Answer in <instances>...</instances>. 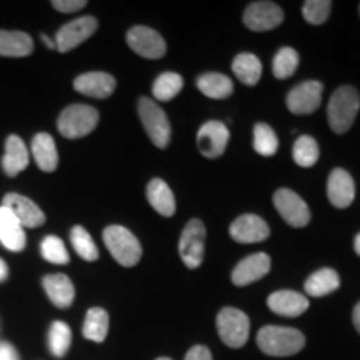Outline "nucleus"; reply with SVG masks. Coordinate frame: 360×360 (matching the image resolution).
<instances>
[{
  "instance_id": "nucleus-31",
  "label": "nucleus",
  "mask_w": 360,
  "mask_h": 360,
  "mask_svg": "<svg viewBox=\"0 0 360 360\" xmlns=\"http://www.w3.org/2000/svg\"><path fill=\"white\" fill-rule=\"evenodd\" d=\"M184 87V79L180 77L175 72H164L159 77L155 79L154 87H152V94L157 101L169 102L174 97H177L180 90Z\"/></svg>"
},
{
  "instance_id": "nucleus-8",
  "label": "nucleus",
  "mask_w": 360,
  "mask_h": 360,
  "mask_svg": "<svg viewBox=\"0 0 360 360\" xmlns=\"http://www.w3.org/2000/svg\"><path fill=\"white\" fill-rule=\"evenodd\" d=\"M274 205L277 212L292 227H305L310 222V209L299 193L290 188H278L274 193Z\"/></svg>"
},
{
  "instance_id": "nucleus-40",
  "label": "nucleus",
  "mask_w": 360,
  "mask_h": 360,
  "mask_svg": "<svg viewBox=\"0 0 360 360\" xmlns=\"http://www.w3.org/2000/svg\"><path fill=\"white\" fill-rule=\"evenodd\" d=\"M0 360H19L17 350L8 342H0Z\"/></svg>"
},
{
  "instance_id": "nucleus-28",
  "label": "nucleus",
  "mask_w": 360,
  "mask_h": 360,
  "mask_svg": "<svg viewBox=\"0 0 360 360\" xmlns=\"http://www.w3.org/2000/svg\"><path fill=\"white\" fill-rule=\"evenodd\" d=\"M34 51V42L25 32L0 30V56L27 57Z\"/></svg>"
},
{
  "instance_id": "nucleus-43",
  "label": "nucleus",
  "mask_w": 360,
  "mask_h": 360,
  "mask_svg": "<svg viewBox=\"0 0 360 360\" xmlns=\"http://www.w3.org/2000/svg\"><path fill=\"white\" fill-rule=\"evenodd\" d=\"M42 40L45 42V45H47L49 49H56V40H52V39H49L47 35H42Z\"/></svg>"
},
{
  "instance_id": "nucleus-27",
  "label": "nucleus",
  "mask_w": 360,
  "mask_h": 360,
  "mask_svg": "<svg viewBox=\"0 0 360 360\" xmlns=\"http://www.w3.org/2000/svg\"><path fill=\"white\" fill-rule=\"evenodd\" d=\"M305 292L310 297H323L340 287V277L334 269H321L305 281Z\"/></svg>"
},
{
  "instance_id": "nucleus-39",
  "label": "nucleus",
  "mask_w": 360,
  "mask_h": 360,
  "mask_svg": "<svg viewBox=\"0 0 360 360\" xmlns=\"http://www.w3.org/2000/svg\"><path fill=\"white\" fill-rule=\"evenodd\" d=\"M184 360H212V354L205 345H195L188 350Z\"/></svg>"
},
{
  "instance_id": "nucleus-37",
  "label": "nucleus",
  "mask_w": 360,
  "mask_h": 360,
  "mask_svg": "<svg viewBox=\"0 0 360 360\" xmlns=\"http://www.w3.org/2000/svg\"><path fill=\"white\" fill-rule=\"evenodd\" d=\"M330 0H307L302 7L304 19L312 25H322L330 15Z\"/></svg>"
},
{
  "instance_id": "nucleus-2",
  "label": "nucleus",
  "mask_w": 360,
  "mask_h": 360,
  "mask_svg": "<svg viewBox=\"0 0 360 360\" xmlns=\"http://www.w3.org/2000/svg\"><path fill=\"white\" fill-rule=\"evenodd\" d=\"M360 109V96L357 89L342 85L332 94L327 105V119L335 134H345L352 127Z\"/></svg>"
},
{
  "instance_id": "nucleus-45",
  "label": "nucleus",
  "mask_w": 360,
  "mask_h": 360,
  "mask_svg": "<svg viewBox=\"0 0 360 360\" xmlns=\"http://www.w3.org/2000/svg\"><path fill=\"white\" fill-rule=\"evenodd\" d=\"M157 360H172V359H169V357H160V359H157Z\"/></svg>"
},
{
  "instance_id": "nucleus-30",
  "label": "nucleus",
  "mask_w": 360,
  "mask_h": 360,
  "mask_svg": "<svg viewBox=\"0 0 360 360\" xmlns=\"http://www.w3.org/2000/svg\"><path fill=\"white\" fill-rule=\"evenodd\" d=\"M319 155H321L319 143L315 142V139L310 137V135H300V137L294 142L292 157H294V162L299 167H314V165L317 164Z\"/></svg>"
},
{
  "instance_id": "nucleus-18",
  "label": "nucleus",
  "mask_w": 360,
  "mask_h": 360,
  "mask_svg": "<svg viewBox=\"0 0 360 360\" xmlns=\"http://www.w3.org/2000/svg\"><path fill=\"white\" fill-rule=\"evenodd\" d=\"M117 87L115 79L105 72H87L74 80V89L79 94L94 98H107Z\"/></svg>"
},
{
  "instance_id": "nucleus-3",
  "label": "nucleus",
  "mask_w": 360,
  "mask_h": 360,
  "mask_svg": "<svg viewBox=\"0 0 360 360\" xmlns=\"http://www.w3.org/2000/svg\"><path fill=\"white\" fill-rule=\"evenodd\" d=\"M103 244L117 262L124 267H134L142 257V245L139 238L122 225H110L103 231Z\"/></svg>"
},
{
  "instance_id": "nucleus-16",
  "label": "nucleus",
  "mask_w": 360,
  "mask_h": 360,
  "mask_svg": "<svg viewBox=\"0 0 360 360\" xmlns=\"http://www.w3.org/2000/svg\"><path fill=\"white\" fill-rule=\"evenodd\" d=\"M270 265H272V262H270L267 254H264V252L252 254L244 260H240L236 265V269L232 270V282L237 287H245L249 283L257 282L270 272Z\"/></svg>"
},
{
  "instance_id": "nucleus-15",
  "label": "nucleus",
  "mask_w": 360,
  "mask_h": 360,
  "mask_svg": "<svg viewBox=\"0 0 360 360\" xmlns=\"http://www.w3.org/2000/svg\"><path fill=\"white\" fill-rule=\"evenodd\" d=\"M4 207L11 210L13 217L19 220L22 227L35 229L45 224V215L37 204L20 193L11 192L4 197Z\"/></svg>"
},
{
  "instance_id": "nucleus-14",
  "label": "nucleus",
  "mask_w": 360,
  "mask_h": 360,
  "mask_svg": "<svg viewBox=\"0 0 360 360\" xmlns=\"http://www.w3.org/2000/svg\"><path fill=\"white\" fill-rule=\"evenodd\" d=\"M229 233L238 244H255L264 242L270 236V229L262 217L254 214H244L233 220Z\"/></svg>"
},
{
  "instance_id": "nucleus-35",
  "label": "nucleus",
  "mask_w": 360,
  "mask_h": 360,
  "mask_svg": "<svg viewBox=\"0 0 360 360\" xmlns=\"http://www.w3.org/2000/svg\"><path fill=\"white\" fill-rule=\"evenodd\" d=\"M72 330L65 322H53L49 332V349L56 357H64L70 349Z\"/></svg>"
},
{
  "instance_id": "nucleus-13",
  "label": "nucleus",
  "mask_w": 360,
  "mask_h": 360,
  "mask_svg": "<svg viewBox=\"0 0 360 360\" xmlns=\"http://www.w3.org/2000/svg\"><path fill=\"white\" fill-rule=\"evenodd\" d=\"M282 20L283 11L274 2H254L244 12V24L255 32L276 29Z\"/></svg>"
},
{
  "instance_id": "nucleus-10",
  "label": "nucleus",
  "mask_w": 360,
  "mask_h": 360,
  "mask_svg": "<svg viewBox=\"0 0 360 360\" xmlns=\"http://www.w3.org/2000/svg\"><path fill=\"white\" fill-rule=\"evenodd\" d=\"M127 44L135 53L146 58H160L167 52V45L162 35L146 25L132 27L127 34Z\"/></svg>"
},
{
  "instance_id": "nucleus-11",
  "label": "nucleus",
  "mask_w": 360,
  "mask_h": 360,
  "mask_svg": "<svg viewBox=\"0 0 360 360\" xmlns=\"http://www.w3.org/2000/svg\"><path fill=\"white\" fill-rule=\"evenodd\" d=\"M229 139H231V132H229L227 125L219 120H209L199 129L197 147L207 159H217L225 152Z\"/></svg>"
},
{
  "instance_id": "nucleus-22",
  "label": "nucleus",
  "mask_w": 360,
  "mask_h": 360,
  "mask_svg": "<svg viewBox=\"0 0 360 360\" xmlns=\"http://www.w3.org/2000/svg\"><path fill=\"white\" fill-rule=\"evenodd\" d=\"M29 165V154H27L25 143L20 137L11 135L6 142V155L2 159V167L8 177H15Z\"/></svg>"
},
{
  "instance_id": "nucleus-23",
  "label": "nucleus",
  "mask_w": 360,
  "mask_h": 360,
  "mask_svg": "<svg viewBox=\"0 0 360 360\" xmlns=\"http://www.w3.org/2000/svg\"><path fill=\"white\" fill-rule=\"evenodd\" d=\"M147 200L164 217H172L175 212V197L162 179H154L147 186Z\"/></svg>"
},
{
  "instance_id": "nucleus-19",
  "label": "nucleus",
  "mask_w": 360,
  "mask_h": 360,
  "mask_svg": "<svg viewBox=\"0 0 360 360\" xmlns=\"http://www.w3.org/2000/svg\"><path fill=\"white\" fill-rule=\"evenodd\" d=\"M267 305L272 312L283 317H299L309 309V299L294 290H277L269 295Z\"/></svg>"
},
{
  "instance_id": "nucleus-7",
  "label": "nucleus",
  "mask_w": 360,
  "mask_h": 360,
  "mask_svg": "<svg viewBox=\"0 0 360 360\" xmlns=\"http://www.w3.org/2000/svg\"><path fill=\"white\" fill-rule=\"evenodd\" d=\"M205 225L199 219L188 220L179 240V254L188 269L200 267L205 255Z\"/></svg>"
},
{
  "instance_id": "nucleus-20",
  "label": "nucleus",
  "mask_w": 360,
  "mask_h": 360,
  "mask_svg": "<svg viewBox=\"0 0 360 360\" xmlns=\"http://www.w3.org/2000/svg\"><path fill=\"white\" fill-rule=\"evenodd\" d=\"M25 242L24 227L19 220L6 207H0V244L7 250L20 252L25 247Z\"/></svg>"
},
{
  "instance_id": "nucleus-38",
  "label": "nucleus",
  "mask_w": 360,
  "mask_h": 360,
  "mask_svg": "<svg viewBox=\"0 0 360 360\" xmlns=\"http://www.w3.org/2000/svg\"><path fill=\"white\" fill-rule=\"evenodd\" d=\"M85 6H87L85 0H56V2H52V7L56 8V11L64 12V13L77 12Z\"/></svg>"
},
{
  "instance_id": "nucleus-6",
  "label": "nucleus",
  "mask_w": 360,
  "mask_h": 360,
  "mask_svg": "<svg viewBox=\"0 0 360 360\" xmlns=\"http://www.w3.org/2000/svg\"><path fill=\"white\" fill-rule=\"evenodd\" d=\"M217 332L224 344L229 347H244L250 334L249 317L242 310L225 307L217 315Z\"/></svg>"
},
{
  "instance_id": "nucleus-26",
  "label": "nucleus",
  "mask_w": 360,
  "mask_h": 360,
  "mask_svg": "<svg viewBox=\"0 0 360 360\" xmlns=\"http://www.w3.org/2000/svg\"><path fill=\"white\" fill-rule=\"evenodd\" d=\"M232 70L242 84L254 87L262 77V62L254 53H238L232 62Z\"/></svg>"
},
{
  "instance_id": "nucleus-41",
  "label": "nucleus",
  "mask_w": 360,
  "mask_h": 360,
  "mask_svg": "<svg viewBox=\"0 0 360 360\" xmlns=\"http://www.w3.org/2000/svg\"><path fill=\"white\" fill-rule=\"evenodd\" d=\"M352 321H354L355 328H357V332L360 334V300L357 302V305H355V307H354Z\"/></svg>"
},
{
  "instance_id": "nucleus-24",
  "label": "nucleus",
  "mask_w": 360,
  "mask_h": 360,
  "mask_svg": "<svg viewBox=\"0 0 360 360\" xmlns=\"http://www.w3.org/2000/svg\"><path fill=\"white\" fill-rule=\"evenodd\" d=\"M197 89L205 97L222 101V98L231 97L233 94V82L227 75L219 74V72H209V74H202L197 79Z\"/></svg>"
},
{
  "instance_id": "nucleus-12",
  "label": "nucleus",
  "mask_w": 360,
  "mask_h": 360,
  "mask_svg": "<svg viewBox=\"0 0 360 360\" xmlns=\"http://www.w3.org/2000/svg\"><path fill=\"white\" fill-rule=\"evenodd\" d=\"M97 19L94 17H80V19L69 22L57 32L56 49L62 53L74 51L84 40L92 37L97 30Z\"/></svg>"
},
{
  "instance_id": "nucleus-17",
  "label": "nucleus",
  "mask_w": 360,
  "mask_h": 360,
  "mask_svg": "<svg viewBox=\"0 0 360 360\" xmlns=\"http://www.w3.org/2000/svg\"><path fill=\"white\" fill-rule=\"evenodd\" d=\"M327 197L337 209H347L355 199V184L352 175L344 169L332 170L327 182Z\"/></svg>"
},
{
  "instance_id": "nucleus-46",
  "label": "nucleus",
  "mask_w": 360,
  "mask_h": 360,
  "mask_svg": "<svg viewBox=\"0 0 360 360\" xmlns=\"http://www.w3.org/2000/svg\"><path fill=\"white\" fill-rule=\"evenodd\" d=\"M359 12H360V6H359Z\"/></svg>"
},
{
  "instance_id": "nucleus-44",
  "label": "nucleus",
  "mask_w": 360,
  "mask_h": 360,
  "mask_svg": "<svg viewBox=\"0 0 360 360\" xmlns=\"http://www.w3.org/2000/svg\"><path fill=\"white\" fill-rule=\"evenodd\" d=\"M354 249H355V252H357V255L360 257V232L354 238Z\"/></svg>"
},
{
  "instance_id": "nucleus-34",
  "label": "nucleus",
  "mask_w": 360,
  "mask_h": 360,
  "mask_svg": "<svg viewBox=\"0 0 360 360\" xmlns=\"http://www.w3.org/2000/svg\"><path fill=\"white\" fill-rule=\"evenodd\" d=\"M299 67V53L292 47H282L274 57L272 70L277 79H289Z\"/></svg>"
},
{
  "instance_id": "nucleus-29",
  "label": "nucleus",
  "mask_w": 360,
  "mask_h": 360,
  "mask_svg": "<svg viewBox=\"0 0 360 360\" xmlns=\"http://www.w3.org/2000/svg\"><path fill=\"white\" fill-rule=\"evenodd\" d=\"M109 332V315L101 307L90 309L85 315L82 334L92 342H103Z\"/></svg>"
},
{
  "instance_id": "nucleus-25",
  "label": "nucleus",
  "mask_w": 360,
  "mask_h": 360,
  "mask_svg": "<svg viewBox=\"0 0 360 360\" xmlns=\"http://www.w3.org/2000/svg\"><path fill=\"white\" fill-rule=\"evenodd\" d=\"M32 154L39 169L53 172L58 165V154L53 139L49 134H37L32 141Z\"/></svg>"
},
{
  "instance_id": "nucleus-33",
  "label": "nucleus",
  "mask_w": 360,
  "mask_h": 360,
  "mask_svg": "<svg viewBox=\"0 0 360 360\" xmlns=\"http://www.w3.org/2000/svg\"><path fill=\"white\" fill-rule=\"evenodd\" d=\"M70 242L72 247H74L75 252L87 262H94V260L98 259V249L96 242L92 240L90 233L85 231L80 225H75L70 231Z\"/></svg>"
},
{
  "instance_id": "nucleus-4",
  "label": "nucleus",
  "mask_w": 360,
  "mask_h": 360,
  "mask_svg": "<svg viewBox=\"0 0 360 360\" xmlns=\"http://www.w3.org/2000/svg\"><path fill=\"white\" fill-rule=\"evenodd\" d=\"M98 112L85 103H74L62 112L57 120L58 132L65 139L85 137L97 127Z\"/></svg>"
},
{
  "instance_id": "nucleus-36",
  "label": "nucleus",
  "mask_w": 360,
  "mask_h": 360,
  "mask_svg": "<svg viewBox=\"0 0 360 360\" xmlns=\"http://www.w3.org/2000/svg\"><path fill=\"white\" fill-rule=\"evenodd\" d=\"M40 254H42V257L51 264L65 265L70 262L65 244L62 242V238H58L56 236H47L42 242H40Z\"/></svg>"
},
{
  "instance_id": "nucleus-42",
  "label": "nucleus",
  "mask_w": 360,
  "mask_h": 360,
  "mask_svg": "<svg viewBox=\"0 0 360 360\" xmlns=\"http://www.w3.org/2000/svg\"><path fill=\"white\" fill-rule=\"evenodd\" d=\"M7 274H8L7 265H6V262H4L2 259H0V282L6 281V278H7Z\"/></svg>"
},
{
  "instance_id": "nucleus-32",
  "label": "nucleus",
  "mask_w": 360,
  "mask_h": 360,
  "mask_svg": "<svg viewBox=\"0 0 360 360\" xmlns=\"http://www.w3.org/2000/svg\"><path fill=\"white\" fill-rule=\"evenodd\" d=\"M254 150L264 157H272L278 150V139L272 127L267 124H255L254 127Z\"/></svg>"
},
{
  "instance_id": "nucleus-9",
  "label": "nucleus",
  "mask_w": 360,
  "mask_h": 360,
  "mask_svg": "<svg viewBox=\"0 0 360 360\" xmlns=\"http://www.w3.org/2000/svg\"><path fill=\"white\" fill-rule=\"evenodd\" d=\"M322 90L323 85L319 80H307V82L295 85L287 94V107L295 115L314 114L321 107Z\"/></svg>"
},
{
  "instance_id": "nucleus-1",
  "label": "nucleus",
  "mask_w": 360,
  "mask_h": 360,
  "mask_svg": "<svg viewBox=\"0 0 360 360\" xmlns=\"http://www.w3.org/2000/svg\"><path fill=\"white\" fill-rule=\"evenodd\" d=\"M257 345L264 354L272 357H289L304 349L305 337L292 327L265 326L257 334Z\"/></svg>"
},
{
  "instance_id": "nucleus-21",
  "label": "nucleus",
  "mask_w": 360,
  "mask_h": 360,
  "mask_svg": "<svg viewBox=\"0 0 360 360\" xmlns=\"http://www.w3.org/2000/svg\"><path fill=\"white\" fill-rule=\"evenodd\" d=\"M42 283L53 305L60 309L70 307L72 302H74L75 289L69 277L64 276V274H51V276L44 277Z\"/></svg>"
},
{
  "instance_id": "nucleus-5",
  "label": "nucleus",
  "mask_w": 360,
  "mask_h": 360,
  "mask_svg": "<svg viewBox=\"0 0 360 360\" xmlns=\"http://www.w3.org/2000/svg\"><path fill=\"white\" fill-rule=\"evenodd\" d=\"M139 117H141L143 129L150 137L152 143L159 148L167 147L172 129H170L167 114L160 109L159 103L147 97H142L139 101Z\"/></svg>"
}]
</instances>
